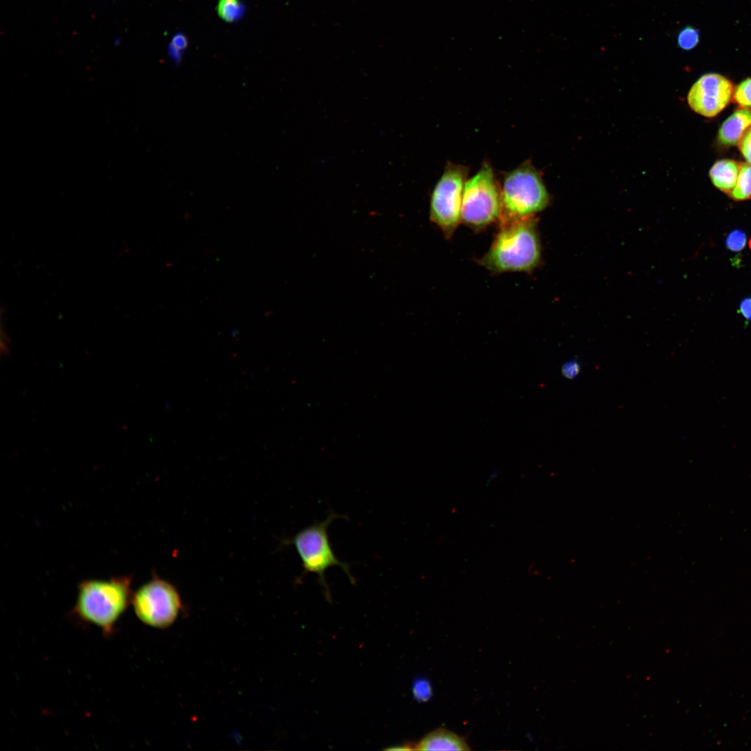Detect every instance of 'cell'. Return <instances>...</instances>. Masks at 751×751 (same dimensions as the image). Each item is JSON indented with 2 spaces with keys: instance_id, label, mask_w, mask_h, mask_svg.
Masks as SVG:
<instances>
[{
  "instance_id": "ba28073f",
  "label": "cell",
  "mask_w": 751,
  "mask_h": 751,
  "mask_svg": "<svg viewBox=\"0 0 751 751\" xmlns=\"http://www.w3.org/2000/svg\"><path fill=\"white\" fill-rule=\"evenodd\" d=\"M734 87L725 76L707 73L691 88L687 100L691 108L706 118L720 113L732 100Z\"/></svg>"
},
{
  "instance_id": "7a4b0ae2",
  "label": "cell",
  "mask_w": 751,
  "mask_h": 751,
  "mask_svg": "<svg viewBox=\"0 0 751 751\" xmlns=\"http://www.w3.org/2000/svg\"><path fill=\"white\" fill-rule=\"evenodd\" d=\"M499 227L488 252L480 260L481 265L494 273L534 270L541 260V244L534 216Z\"/></svg>"
},
{
  "instance_id": "8fae6325",
  "label": "cell",
  "mask_w": 751,
  "mask_h": 751,
  "mask_svg": "<svg viewBox=\"0 0 751 751\" xmlns=\"http://www.w3.org/2000/svg\"><path fill=\"white\" fill-rule=\"evenodd\" d=\"M739 170V162L732 159L717 161L709 170V177L716 188L728 194L734 187Z\"/></svg>"
},
{
  "instance_id": "9c48e42d",
  "label": "cell",
  "mask_w": 751,
  "mask_h": 751,
  "mask_svg": "<svg viewBox=\"0 0 751 751\" xmlns=\"http://www.w3.org/2000/svg\"><path fill=\"white\" fill-rule=\"evenodd\" d=\"M751 126V110L738 108L721 124L718 132V144L725 147L737 145Z\"/></svg>"
},
{
  "instance_id": "7402d4cb",
  "label": "cell",
  "mask_w": 751,
  "mask_h": 751,
  "mask_svg": "<svg viewBox=\"0 0 751 751\" xmlns=\"http://www.w3.org/2000/svg\"><path fill=\"white\" fill-rule=\"evenodd\" d=\"M388 750H414V748H413L410 745L405 744V745H401V746L400 745L394 746L392 748H388Z\"/></svg>"
},
{
  "instance_id": "277c9868",
  "label": "cell",
  "mask_w": 751,
  "mask_h": 751,
  "mask_svg": "<svg viewBox=\"0 0 751 751\" xmlns=\"http://www.w3.org/2000/svg\"><path fill=\"white\" fill-rule=\"evenodd\" d=\"M340 517L344 515L330 511L324 521L316 522L304 528L286 540L287 544L294 546L302 562L303 571L298 580L300 581L308 573L316 574L318 583L323 588L324 595L329 600L330 592L325 573L330 567L339 566L350 582L353 584L355 583V579L350 572V564L341 561L337 557L330 542L328 526Z\"/></svg>"
},
{
  "instance_id": "30bf717a",
  "label": "cell",
  "mask_w": 751,
  "mask_h": 751,
  "mask_svg": "<svg viewBox=\"0 0 751 751\" xmlns=\"http://www.w3.org/2000/svg\"><path fill=\"white\" fill-rule=\"evenodd\" d=\"M418 750H469L461 736L444 728H438L425 736L415 746Z\"/></svg>"
},
{
  "instance_id": "5bb4252c",
  "label": "cell",
  "mask_w": 751,
  "mask_h": 751,
  "mask_svg": "<svg viewBox=\"0 0 751 751\" xmlns=\"http://www.w3.org/2000/svg\"><path fill=\"white\" fill-rule=\"evenodd\" d=\"M700 35L697 29L692 26L683 28L678 33L677 42L683 50H691L700 42Z\"/></svg>"
},
{
  "instance_id": "8992f818",
  "label": "cell",
  "mask_w": 751,
  "mask_h": 751,
  "mask_svg": "<svg viewBox=\"0 0 751 751\" xmlns=\"http://www.w3.org/2000/svg\"><path fill=\"white\" fill-rule=\"evenodd\" d=\"M467 168L448 163L436 183L430 201V218L450 239L461 220V206Z\"/></svg>"
},
{
  "instance_id": "ac0fdd59",
  "label": "cell",
  "mask_w": 751,
  "mask_h": 751,
  "mask_svg": "<svg viewBox=\"0 0 751 751\" xmlns=\"http://www.w3.org/2000/svg\"><path fill=\"white\" fill-rule=\"evenodd\" d=\"M737 145L743 157L751 165V126L745 132Z\"/></svg>"
},
{
  "instance_id": "52a82bcc",
  "label": "cell",
  "mask_w": 751,
  "mask_h": 751,
  "mask_svg": "<svg viewBox=\"0 0 751 751\" xmlns=\"http://www.w3.org/2000/svg\"><path fill=\"white\" fill-rule=\"evenodd\" d=\"M131 604L138 618L156 628L172 624L183 608L176 588L156 576L134 592Z\"/></svg>"
},
{
  "instance_id": "d6986e66",
  "label": "cell",
  "mask_w": 751,
  "mask_h": 751,
  "mask_svg": "<svg viewBox=\"0 0 751 751\" xmlns=\"http://www.w3.org/2000/svg\"><path fill=\"white\" fill-rule=\"evenodd\" d=\"M580 369L579 362L576 360H572L563 364L561 371L565 377L573 379L578 376Z\"/></svg>"
},
{
  "instance_id": "6da1fadb",
  "label": "cell",
  "mask_w": 751,
  "mask_h": 751,
  "mask_svg": "<svg viewBox=\"0 0 751 751\" xmlns=\"http://www.w3.org/2000/svg\"><path fill=\"white\" fill-rule=\"evenodd\" d=\"M131 581L129 576L81 581L72 615L83 623L97 627L104 636H111L131 603Z\"/></svg>"
},
{
  "instance_id": "9a60e30c",
  "label": "cell",
  "mask_w": 751,
  "mask_h": 751,
  "mask_svg": "<svg viewBox=\"0 0 751 751\" xmlns=\"http://www.w3.org/2000/svg\"><path fill=\"white\" fill-rule=\"evenodd\" d=\"M732 100L741 108L751 110V77L744 79L734 88Z\"/></svg>"
},
{
  "instance_id": "2e32d148",
  "label": "cell",
  "mask_w": 751,
  "mask_h": 751,
  "mask_svg": "<svg viewBox=\"0 0 751 751\" xmlns=\"http://www.w3.org/2000/svg\"><path fill=\"white\" fill-rule=\"evenodd\" d=\"M747 235L745 232L739 229H735L728 233L725 238V245L726 248L734 252L742 251L747 244Z\"/></svg>"
},
{
  "instance_id": "5b68a950",
  "label": "cell",
  "mask_w": 751,
  "mask_h": 751,
  "mask_svg": "<svg viewBox=\"0 0 751 751\" xmlns=\"http://www.w3.org/2000/svg\"><path fill=\"white\" fill-rule=\"evenodd\" d=\"M501 210V189L493 169L485 162L464 186L461 220L469 227L480 229L499 220Z\"/></svg>"
},
{
  "instance_id": "7c38bea8",
  "label": "cell",
  "mask_w": 751,
  "mask_h": 751,
  "mask_svg": "<svg viewBox=\"0 0 751 751\" xmlns=\"http://www.w3.org/2000/svg\"><path fill=\"white\" fill-rule=\"evenodd\" d=\"M728 196L735 201L751 199V165L748 162H739L737 180Z\"/></svg>"
},
{
  "instance_id": "4fadbf2b",
  "label": "cell",
  "mask_w": 751,
  "mask_h": 751,
  "mask_svg": "<svg viewBox=\"0 0 751 751\" xmlns=\"http://www.w3.org/2000/svg\"><path fill=\"white\" fill-rule=\"evenodd\" d=\"M216 11L218 17L224 22L233 23L243 17L245 6L241 0H218Z\"/></svg>"
},
{
  "instance_id": "ffe728a7",
  "label": "cell",
  "mask_w": 751,
  "mask_h": 751,
  "mask_svg": "<svg viewBox=\"0 0 751 751\" xmlns=\"http://www.w3.org/2000/svg\"><path fill=\"white\" fill-rule=\"evenodd\" d=\"M188 45V40L186 35L183 33H177L172 38L169 46L177 49L179 51L182 52L185 50Z\"/></svg>"
},
{
  "instance_id": "e0dca14e",
  "label": "cell",
  "mask_w": 751,
  "mask_h": 751,
  "mask_svg": "<svg viewBox=\"0 0 751 751\" xmlns=\"http://www.w3.org/2000/svg\"><path fill=\"white\" fill-rule=\"evenodd\" d=\"M413 694L415 698L420 701L427 700L431 695V688L429 683L423 679L417 680L413 685Z\"/></svg>"
},
{
  "instance_id": "44dd1931",
  "label": "cell",
  "mask_w": 751,
  "mask_h": 751,
  "mask_svg": "<svg viewBox=\"0 0 751 751\" xmlns=\"http://www.w3.org/2000/svg\"><path fill=\"white\" fill-rule=\"evenodd\" d=\"M738 312L747 321L751 322V296L741 300Z\"/></svg>"
},
{
  "instance_id": "3957f363",
  "label": "cell",
  "mask_w": 751,
  "mask_h": 751,
  "mask_svg": "<svg viewBox=\"0 0 751 751\" xmlns=\"http://www.w3.org/2000/svg\"><path fill=\"white\" fill-rule=\"evenodd\" d=\"M501 189L499 226L511 221L533 217L546 209L549 194L538 170L526 161L506 173Z\"/></svg>"
}]
</instances>
